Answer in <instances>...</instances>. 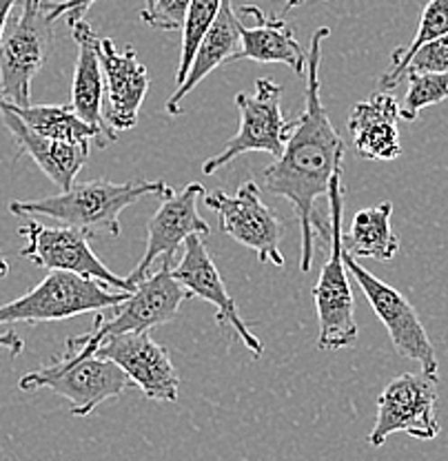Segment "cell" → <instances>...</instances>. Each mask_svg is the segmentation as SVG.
<instances>
[{
  "instance_id": "obj_3",
  "label": "cell",
  "mask_w": 448,
  "mask_h": 461,
  "mask_svg": "<svg viewBox=\"0 0 448 461\" xmlns=\"http://www.w3.org/2000/svg\"><path fill=\"white\" fill-rule=\"evenodd\" d=\"M169 189L171 186L162 180L123 182V185L109 180L78 182L69 191H62L60 195H51V198L12 202L9 211L14 215H27V218L29 215H47L67 227L85 229L91 233L107 230L112 238H120L123 233L120 213L147 195L162 198Z\"/></svg>"
},
{
  "instance_id": "obj_4",
  "label": "cell",
  "mask_w": 448,
  "mask_h": 461,
  "mask_svg": "<svg viewBox=\"0 0 448 461\" xmlns=\"http://www.w3.org/2000/svg\"><path fill=\"white\" fill-rule=\"evenodd\" d=\"M344 167L335 171L329 186V258L322 267L320 277L313 286L317 321V348L340 350L358 342V321H355V300L346 277L344 262V233H342V213H344V186H342Z\"/></svg>"
},
{
  "instance_id": "obj_32",
  "label": "cell",
  "mask_w": 448,
  "mask_h": 461,
  "mask_svg": "<svg viewBox=\"0 0 448 461\" xmlns=\"http://www.w3.org/2000/svg\"><path fill=\"white\" fill-rule=\"evenodd\" d=\"M305 3H308V0H287V3H284V14L291 12V9H296V7H302Z\"/></svg>"
},
{
  "instance_id": "obj_29",
  "label": "cell",
  "mask_w": 448,
  "mask_h": 461,
  "mask_svg": "<svg viewBox=\"0 0 448 461\" xmlns=\"http://www.w3.org/2000/svg\"><path fill=\"white\" fill-rule=\"evenodd\" d=\"M94 5V0H60L50 3V21L56 23L58 18H67V23H74L85 18L87 9Z\"/></svg>"
},
{
  "instance_id": "obj_23",
  "label": "cell",
  "mask_w": 448,
  "mask_h": 461,
  "mask_svg": "<svg viewBox=\"0 0 448 461\" xmlns=\"http://www.w3.org/2000/svg\"><path fill=\"white\" fill-rule=\"evenodd\" d=\"M0 104L14 112L29 129H33L41 136L51 138V140L60 142H91L100 140V147H107L109 140L103 136V131L91 124H87L85 120H80L74 113V109L65 107V104H29V107H18V104L7 103V100L0 95Z\"/></svg>"
},
{
  "instance_id": "obj_5",
  "label": "cell",
  "mask_w": 448,
  "mask_h": 461,
  "mask_svg": "<svg viewBox=\"0 0 448 461\" xmlns=\"http://www.w3.org/2000/svg\"><path fill=\"white\" fill-rule=\"evenodd\" d=\"M132 293L115 291L103 282L67 271H50V276L18 300L0 304V324H42L62 321L83 313H100L114 309Z\"/></svg>"
},
{
  "instance_id": "obj_25",
  "label": "cell",
  "mask_w": 448,
  "mask_h": 461,
  "mask_svg": "<svg viewBox=\"0 0 448 461\" xmlns=\"http://www.w3.org/2000/svg\"><path fill=\"white\" fill-rule=\"evenodd\" d=\"M223 3L224 0H191L185 29H182V50L176 71V85L185 83L191 62H194L197 45H200L206 29L214 25L215 16H218L220 9H223Z\"/></svg>"
},
{
  "instance_id": "obj_19",
  "label": "cell",
  "mask_w": 448,
  "mask_h": 461,
  "mask_svg": "<svg viewBox=\"0 0 448 461\" xmlns=\"http://www.w3.org/2000/svg\"><path fill=\"white\" fill-rule=\"evenodd\" d=\"M71 36H74L76 47H78V56H76L74 67V80H71V104L74 113L80 120H85L91 127L100 129L103 136L107 138L109 144L115 140V131L107 127L103 115L105 103V78H103V65H100V36L96 29L80 18V21L69 23Z\"/></svg>"
},
{
  "instance_id": "obj_26",
  "label": "cell",
  "mask_w": 448,
  "mask_h": 461,
  "mask_svg": "<svg viewBox=\"0 0 448 461\" xmlns=\"http://www.w3.org/2000/svg\"><path fill=\"white\" fill-rule=\"evenodd\" d=\"M407 80V95L399 104V118L407 122H413L424 109L448 98V74H408Z\"/></svg>"
},
{
  "instance_id": "obj_13",
  "label": "cell",
  "mask_w": 448,
  "mask_h": 461,
  "mask_svg": "<svg viewBox=\"0 0 448 461\" xmlns=\"http://www.w3.org/2000/svg\"><path fill=\"white\" fill-rule=\"evenodd\" d=\"M205 186L191 182L182 191L169 189L160 198V206L151 215L147 227L144 256L127 282L136 288L151 273L156 262H173L191 235H209L211 229L197 213V200L205 198Z\"/></svg>"
},
{
  "instance_id": "obj_33",
  "label": "cell",
  "mask_w": 448,
  "mask_h": 461,
  "mask_svg": "<svg viewBox=\"0 0 448 461\" xmlns=\"http://www.w3.org/2000/svg\"><path fill=\"white\" fill-rule=\"evenodd\" d=\"M9 273V264H7V259H5L3 256H0V276H7Z\"/></svg>"
},
{
  "instance_id": "obj_14",
  "label": "cell",
  "mask_w": 448,
  "mask_h": 461,
  "mask_svg": "<svg viewBox=\"0 0 448 461\" xmlns=\"http://www.w3.org/2000/svg\"><path fill=\"white\" fill-rule=\"evenodd\" d=\"M96 353L118 364L147 400L178 402L180 377L176 366L171 364L165 346L158 344L149 333L115 335L105 339Z\"/></svg>"
},
{
  "instance_id": "obj_12",
  "label": "cell",
  "mask_w": 448,
  "mask_h": 461,
  "mask_svg": "<svg viewBox=\"0 0 448 461\" xmlns=\"http://www.w3.org/2000/svg\"><path fill=\"white\" fill-rule=\"evenodd\" d=\"M437 382L424 373H404L391 379L378 397V420L369 432L373 448L384 446L393 432H407L416 439H435L440 424L435 415Z\"/></svg>"
},
{
  "instance_id": "obj_31",
  "label": "cell",
  "mask_w": 448,
  "mask_h": 461,
  "mask_svg": "<svg viewBox=\"0 0 448 461\" xmlns=\"http://www.w3.org/2000/svg\"><path fill=\"white\" fill-rule=\"evenodd\" d=\"M18 0H0V38H3L5 29L9 25V18H12V9Z\"/></svg>"
},
{
  "instance_id": "obj_16",
  "label": "cell",
  "mask_w": 448,
  "mask_h": 461,
  "mask_svg": "<svg viewBox=\"0 0 448 461\" xmlns=\"http://www.w3.org/2000/svg\"><path fill=\"white\" fill-rule=\"evenodd\" d=\"M100 65H103L105 122L112 131H129L138 124L144 98L149 94V71L133 47L118 50L112 38H100Z\"/></svg>"
},
{
  "instance_id": "obj_34",
  "label": "cell",
  "mask_w": 448,
  "mask_h": 461,
  "mask_svg": "<svg viewBox=\"0 0 448 461\" xmlns=\"http://www.w3.org/2000/svg\"><path fill=\"white\" fill-rule=\"evenodd\" d=\"M94 3H96V0H94Z\"/></svg>"
},
{
  "instance_id": "obj_18",
  "label": "cell",
  "mask_w": 448,
  "mask_h": 461,
  "mask_svg": "<svg viewBox=\"0 0 448 461\" xmlns=\"http://www.w3.org/2000/svg\"><path fill=\"white\" fill-rule=\"evenodd\" d=\"M399 103L391 91H378L358 103L349 115V133L355 151L364 160L391 162L402 156Z\"/></svg>"
},
{
  "instance_id": "obj_2",
  "label": "cell",
  "mask_w": 448,
  "mask_h": 461,
  "mask_svg": "<svg viewBox=\"0 0 448 461\" xmlns=\"http://www.w3.org/2000/svg\"><path fill=\"white\" fill-rule=\"evenodd\" d=\"M96 350L98 344L89 333L74 335L54 362L23 375L18 388L25 393L47 388L69 402L74 417L91 415L100 403L120 397L132 386L129 375L112 359L100 357Z\"/></svg>"
},
{
  "instance_id": "obj_9",
  "label": "cell",
  "mask_w": 448,
  "mask_h": 461,
  "mask_svg": "<svg viewBox=\"0 0 448 461\" xmlns=\"http://www.w3.org/2000/svg\"><path fill=\"white\" fill-rule=\"evenodd\" d=\"M344 262L349 273H353L355 282L364 291L370 309L375 311L379 321L387 326L389 338H391L395 350L402 357L420 364L422 373L437 382L440 379L437 353L433 348L426 329H424L420 315L413 309L411 302L398 288H393L391 285L379 280V277H375L370 271H366V267H360L349 251L344 253Z\"/></svg>"
},
{
  "instance_id": "obj_1",
  "label": "cell",
  "mask_w": 448,
  "mask_h": 461,
  "mask_svg": "<svg viewBox=\"0 0 448 461\" xmlns=\"http://www.w3.org/2000/svg\"><path fill=\"white\" fill-rule=\"evenodd\" d=\"M331 29L320 27L311 36L306 60L305 112L296 120L282 156L264 169V189L293 206L300 222V268L311 271L315 258V202L329 194L331 177L344 167L346 144L320 98L322 45Z\"/></svg>"
},
{
  "instance_id": "obj_20",
  "label": "cell",
  "mask_w": 448,
  "mask_h": 461,
  "mask_svg": "<svg viewBox=\"0 0 448 461\" xmlns=\"http://www.w3.org/2000/svg\"><path fill=\"white\" fill-rule=\"evenodd\" d=\"M0 115L14 140L21 147V153H27L41 171L50 177L60 191H69L76 185V176L89 160V142H60L41 136L29 129L16 113L0 104Z\"/></svg>"
},
{
  "instance_id": "obj_15",
  "label": "cell",
  "mask_w": 448,
  "mask_h": 461,
  "mask_svg": "<svg viewBox=\"0 0 448 461\" xmlns=\"http://www.w3.org/2000/svg\"><path fill=\"white\" fill-rule=\"evenodd\" d=\"M173 277L185 286L189 297H202V300L211 302L218 309L215 321L233 330L235 338L253 355V359L262 357L264 344L260 342V338H255L251 330H249V326L244 324L242 317H240L238 306H235L233 297L226 293V286L223 277H220L214 258L209 256L205 242H202V235H191L187 240L185 256L173 267Z\"/></svg>"
},
{
  "instance_id": "obj_22",
  "label": "cell",
  "mask_w": 448,
  "mask_h": 461,
  "mask_svg": "<svg viewBox=\"0 0 448 461\" xmlns=\"http://www.w3.org/2000/svg\"><path fill=\"white\" fill-rule=\"evenodd\" d=\"M391 202L360 209L351 220V230L344 235L346 251L353 258H373L379 262L393 259L399 251V240L391 229Z\"/></svg>"
},
{
  "instance_id": "obj_8",
  "label": "cell",
  "mask_w": 448,
  "mask_h": 461,
  "mask_svg": "<svg viewBox=\"0 0 448 461\" xmlns=\"http://www.w3.org/2000/svg\"><path fill=\"white\" fill-rule=\"evenodd\" d=\"M187 297L189 293L173 277V262H160L156 273H149L127 300L114 306L112 317L96 315L87 333L98 346L115 335L149 333L171 321Z\"/></svg>"
},
{
  "instance_id": "obj_7",
  "label": "cell",
  "mask_w": 448,
  "mask_h": 461,
  "mask_svg": "<svg viewBox=\"0 0 448 461\" xmlns=\"http://www.w3.org/2000/svg\"><path fill=\"white\" fill-rule=\"evenodd\" d=\"M282 86L269 78L255 80V95L235 94L240 113V129L218 156L206 158L202 165L205 176L224 169L235 158L249 151H262L280 158L296 122H288L282 112Z\"/></svg>"
},
{
  "instance_id": "obj_27",
  "label": "cell",
  "mask_w": 448,
  "mask_h": 461,
  "mask_svg": "<svg viewBox=\"0 0 448 461\" xmlns=\"http://www.w3.org/2000/svg\"><path fill=\"white\" fill-rule=\"evenodd\" d=\"M191 0H147L141 21L158 32H182Z\"/></svg>"
},
{
  "instance_id": "obj_24",
  "label": "cell",
  "mask_w": 448,
  "mask_h": 461,
  "mask_svg": "<svg viewBox=\"0 0 448 461\" xmlns=\"http://www.w3.org/2000/svg\"><path fill=\"white\" fill-rule=\"evenodd\" d=\"M448 33V0H428L422 9L420 25H417L416 36L408 42L407 47H398L393 51L391 69L382 76L379 80V91H391L402 83L404 78V67L408 65L413 54L420 50L426 42L435 41V38H442Z\"/></svg>"
},
{
  "instance_id": "obj_6",
  "label": "cell",
  "mask_w": 448,
  "mask_h": 461,
  "mask_svg": "<svg viewBox=\"0 0 448 461\" xmlns=\"http://www.w3.org/2000/svg\"><path fill=\"white\" fill-rule=\"evenodd\" d=\"M50 0H23L18 16L0 38V95L29 107L32 80L45 67L51 45Z\"/></svg>"
},
{
  "instance_id": "obj_28",
  "label": "cell",
  "mask_w": 448,
  "mask_h": 461,
  "mask_svg": "<svg viewBox=\"0 0 448 461\" xmlns=\"http://www.w3.org/2000/svg\"><path fill=\"white\" fill-rule=\"evenodd\" d=\"M408 74H448V33L426 42L413 54L404 67V78Z\"/></svg>"
},
{
  "instance_id": "obj_10",
  "label": "cell",
  "mask_w": 448,
  "mask_h": 461,
  "mask_svg": "<svg viewBox=\"0 0 448 461\" xmlns=\"http://www.w3.org/2000/svg\"><path fill=\"white\" fill-rule=\"evenodd\" d=\"M205 204L218 215L220 230L242 247L251 249L260 264L284 267L280 251L284 227L276 213L264 204L258 182L247 180L240 185L235 195L220 189L211 191L205 194Z\"/></svg>"
},
{
  "instance_id": "obj_21",
  "label": "cell",
  "mask_w": 448,
  "mask_h": 461,
  "mask_svg": "<svg viewBox=\"0 0 448 461\" xmlns=\"http://www.w3.org/2000/svg\"><path fill=\"white\" fill-rule=\"evenodd\" d=\"M240 51V16L231 7V0H224L223 9L215 16L214 25L206 29L202 36L200 45H197L194 62L189 67L185 83L178 85L171 98L167 100V112L171 115L182 113V100L196 89L211 71L218 69L220 65L233 62Z\"/></svg>"
},
{
  "instance_id": "obj_11",
  "label": "cell",
  "mask_w": 448,
  "mask_h": 461,
  "mask_svg": "<svg viewBox=\"0 0 448 461\" xmlns=\"http://www.w3.org/2000/svg\"><path fill=\"white\" fill-rule=\"evenodd\" d=\"M18 233L27 240L21 249V258L29 259L36 267L47 271H67L76 276L89 277V280L103 282V285L115 288V291L133 293L136 288L127 282V277H118L109 271L105 262L96 258L91 251L89 240L94 238L91 230L74 227H45V224L29 220Z\"/></svg>"
},
{
  "instance_id": "obj_30",
  "label": "cell",
  "mask_w": 448,
  "mask_h": 461,
  "mask_svg": "<svg viewBox=\"0 0 448 461\" xmlns=\"http://www.w3.org/2000/svg\"><path fill=\"white\" fill-rule=\"evenodd\" d=\"M0 348H7L12 353V357H18L23 353V348H25V342L14 330H5V333H0Z\"/></svg>"
},
{
  "instance_id": "obj_17",
  "label": "cell",
  "mask_w": 448,
  "mask_h": 461,
  "mask_svg": "<svg viewBox=\"0 0 448 461\" xmlns=\"http://www.w3.org/2000/svg\"><path fill=\"white\" fill-rule=\"evenodd\" d=\"M238 14L253 18V25H244L240 18V51L235 60H253L262 62V65L280 62L293 74L305 78L308 54L302 50L296 32L282 16H267L255 5H242Z\"/></svg>"
}]
</instances>
